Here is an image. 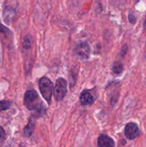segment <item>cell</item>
<instances>
[{"instance_id":"cell-1","label":"cell","mask_w":146,"mask_h":147,"mask_svg":"<svg viewBox=\"0 0 146 147\" xmlns=\"http://www.w3.org/2000/svg\"><path fill=\"white\" fill-rule=\"evenodd\" d=\"M17 7V0H6L4 11H3V18L7 24H9L14 21L17 14L16 11Z\"/></svg>"},{"instance_id":"cell-2","label":"cell","mask_w":146,"mask_h":147,"mask_svg":"<svg viewBox=\"0 0 146 147\" xmlns=\"http://www.w3.org/2000/svg\"><path fill=\"white\" fill-rule=\"evenodd\" d=\"M40 101L39 98L38 93L36 90H30L26 92L24 95V105L29 110H40L43 109L42 106H40L39 104Z\"/></svg>"},{"instance_id":"cell-3","label":"cell","mask_w":146,"mask_h":147,"mask_svg":"<svg viewBox=\"0 0 146 147\" xmlns=\"http://www.w3.org/2000/svg\"><path fill=\"white\" fill-rule=\"evenodd\" d=\"M40 93L44 99L50 103L53 91V84L51 80L47 77H43L39 81Z\"/></svg>"},{"instance_id":"cell-4","label":"cell","mask_w":146,"mask_h":147,"mask_svg":"<svg viewBox=\"0 0 146 147\" xmlns=\"http://www.w3.org/2000/svg\"><path fill=\"white\" fill-rule=\"evenodd\" d=\"M67 93V82L65 79L60 78L56 81L54 89V96L57 101L62 100Z\"/></svg>"},{"instance_id":"cell-5","label":"cell","mask_w":146,"mask_h":147,"mask_svg":"<svg viewBox=\"0 0 146 147\" xmlns=\"http://www.w3.org/2000/svg\"><path fill=\"white\" fill-rule=\"evenodd\" d=\"M75 53L77 55L80 57V58H88L90 53V47H89V45L86 42H80L76 46Z\"/></svg>"},{"instance_id":"cell-6","label":"cell","mask_w":146,"mask_h":147,"mask_svg":"<svg viewBox=\"0 0 146 147\" xmlns=\"http://www.w3.org/2000/svg\"><path fill=\"white\" fill-rule=\"evenodd\" d=\"M138 126L135 123H129L125 128V135L128 139H134L139 135Z\"/></svg>"},{"instance_id":"cell-7","label":"cell","mask_w":146,"mask_h":147,"mask_svg":"<svg viewBox=\"0 0 146 147\" xmlns=\"http://www.w3.org/2000/svg\"><path fill=\"white\" fill-rule=\"evenodd\" d=\"M98 147H115V142L110 136L102 134L100 136L97 142Z\"/></svg>"},{"instance_id":"cell-8","label":"cell","mask_w":146,"mask_h":147,"mask_svg":"<svg viewBox=\"0 0 146 147\" xmlns=\"http://www.w3.org/2000/svg\"><path fill=\"white\" fill-rule=\"evenodd\" d=\"M80 100L82 106H87V105H90L93 103L94 98L89 92L83 91L80 95Z\"/></svg>"},{"instance_id":"cell-9","label":"cell","mask_w":146,"mask_h":147,"mask_svg":"<svg viewBox=\"0 0 146 147\" xmlns=\"http://www.w3.org/2000/svg\"><path fill=\"white\" fill-rule=\"evenodd\" d=\"M34 122L33 121L32 119H30L29 121L28 122L27 126H25L24 129V134H25L26 136H30L32 134V132L34 131Z\"/></svg>"},{"instance_id":"cell-10","label":"cell","mask_w":146,"mask_h":147,"mask_svg":"<svg viewBox=\"0 0 146 147\" xmlns=\"http://www.w3.org/2000/svg\"><path fill=\"white\" fill-rule=\"evenodd\" d=\"M31 42H32V40H31V37L29 34H27L24 37V40H23L22 46L24 49L28 50L31 47Z\"/></svg>"},{"instance_id":"cell-11","label":"cell","mask_w":146,"mask_h":147,"mask_svg":"<svg viewBox=\"0 0 146 147\" xmlns=\"http://www.w3.org/2000/svg\"><path fill=\"white\" fill-rule=\"evenodd\" d=\"M113 70L115 74H120L123 71V65L119 62H115L113 65Z\"/></svg>"},{"instance_id":"cell-12","label":"cell","mask_w":146,"mask_h":147,"mask_svg":"<svg viewBox=\"0 0 146 147\" xmlns=\"http://www.w3.org/2000/svg\"><path fill=\"white\" fill-rule=\"evenodd\" d=\"M11 105V103L10 101H7V100H1V101H0V111H3L9 109Z\"/></svg>"},{"instance_id":"cell-13","label":"cell","mask_w":146,"mask_h":147,"mask_svg":"<svg viewBox=\"0 0 146 147\" xmlns=\"http://www.w3.org/2000/svg\"><path fill=\"white\" fill-rule=\"evenodd\" d=\"M5 131L1 126H0V141H3L5 138Z\"/></svg>"},{"instance_id":"cell-14","label":"cell","mask_w":146,"mask_h":147,"mask_svg":"<svg viewBox=\"0 0 146 147\" xmlns=\"http://www.w3.org/2000/svg\"><path fill=\"white\" fill-rule=\"evenodd\" d=\"M128 18H129V21H130V22H131L132 24H134V23H135L136 18L133 14H131V13H130V14H129Z\"/></svg>"},{"instance_id":"cell-15","label":"cell","mask_w":146,"mask_h":147,"mask_svg":"<svg viewBox=\"0 0 146 147\" xmlns=\"http://www.w3.org/2000/svg\"><path fill=\"white\" fill-rule=\"evenodd\" d=\"M127 46L126 45H125L124 46H123V50H122V53L121 55H125L126 54V53H127Z\"/></svg>"},{"instance_id":"cell-16","label":"cell","mask_w":146,"mask_h":147,"mask_svg":"<svg viewBox=\"0 0 146 147\" xmlns=\"http://www.w3.org/2000/svg\"><path fill=\"white\" fill-rule=\"evenodd\" d=\"M145 27H146V21H145Z\"/></svg>"}]
</instances>
